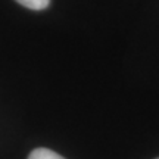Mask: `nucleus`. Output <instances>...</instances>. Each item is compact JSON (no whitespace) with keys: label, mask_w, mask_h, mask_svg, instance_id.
I'll return each instance as SVG.
<instances>
[{"label":"nucleus","mask_w":159,"mask_h":159,"mask_svg":"<svg viewBox=\"0 0 159 159\" xmlns=\"http://www.w3.org/2000/svg\"><path fill=\"white\" fill-rule=\"evenodd\" d=\"M28 159H65V158H62L61 155H57L56 152H53L50 149L39 148V149H34L30 153Z\"/></svg>","instance_id":"obj_1"},{"label":"nucleus","mask_w":159,"mask_h":159,"mask_svg":"<svg viewBox=\"0 0 159 159\" xmlns=\"http://www.w3.org/2000/svg\"><path fill=\"white\" fill-rule=\"evenodd\" d=\"M16 2L33 11H41V9L47 7L50 3V0H16Z\"/></svg>","instance_id":"obj_2"},{"label":"nucleus","mask_w":159,"mask_h":159,"mask_svg":"<svg viewBox=\"0 0 159 159\" xmlns=\"http://www.w3.org/2000/svg\"><path fill=\"white\" fill-rule=\"evenodd\" d=\"M158 159H159V158H158Z\"/></svg>","instance_id":"obj_3"}]
</instances>
